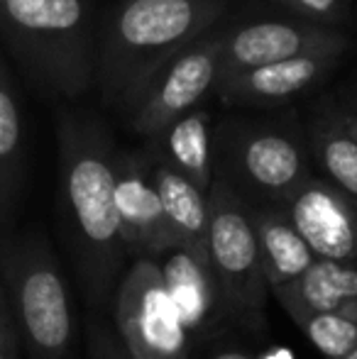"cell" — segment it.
Returning a JSON list of instances; mask_svg holds the SVG:
<instances>
[{"label":"cell","instance_id":"7a4b0ae2","mask_svg":"<svg viewBox=\"0 0 357 359\" xmlns=\"http://www.w3.org/2000/svg\"><path fill=\"white\" fill-rule=\"evenodd\" d=\"M225 0H118L100 20L95 83L120 110L172 57L218 27Z\"/></svg>","mask_w":357,"mask_h":359},{"label":"cell","instance_id":"44dd1931","mask_svg":"<svg viewBox=\"0 0 357 359\" xmlns=\"http://www.w3.org/2000/svg\"><path fill=\"white\" fill-rule=\"evenodd\" d=\"M279 5L289 10L291 18L330 29H340L353 10V0H279Z\"/></svg>","mask_w":357,"mask_h":359},{"label":"cell","instance_id":"4316f807","mask_svg":"<svg viewBox=\"0 0 357 359\" xmlns=\"http://www.w3.org/2000/svg\"><path fill=\"white\" fill-rule=\"evenodd\" d=\"M213 359H255V357L245 355V352H218Z\"/></svg>","mask_w":357,"mask_h":359},{"label":"cell","instance_id":"484cf974","mask_svg":"<svg viewBox=\"0 0 357 359\" xmlns=\"http://www.w3.org/2000/svg\"><path fill=\"white\" fill-rule=\"evenodd\" d=\"M260 359H294L286 350H267L264 355H260Z\"/></svg>","mask_w":357,"mask_h":359},{"label":"cell","instance_id":"3957f363","mask_svg":"<svg viewBox=\"0 0 357 359\" xmlns=\"http://www.w3.org/2000/svg\"><path fill=\"white\" fill-rule=\"evenodd\" d=\"M0 32L44 95L79 98L95 83L98 32L90 0H0Z\"/></svg>","mask_w":357,"mask_h":359},{"label":"cell","instance_id":"8fae6325","mask_svg":"<svg viewBox=\"0 0 357 359\" xmlns=\"http://www.w3.org/2000/svg\"><path fill=\"white\" fill-rule=\"evenodd\" d=\"M348 49H321L284 62L223 76L215 83V95L225 108L279 110L294 98L318 88L338 69Z\"/></svg>","mask_w":357,"mask_h":359},{"label":"cell","instance_id":"83f0119b","mask_svg":"<svg viewBox=\"0 0 357 359\" xmlns=\"http://www.w3.org/2000/svg\"><path fill=\"white\" fill-rule=\"evenodd\" d=\"M345 359H357V350L353 352V355H348V357H345Z\"/></svg>","mask_w":357,"mask_h":359},{"label":"cell","instance_id":"f1b7e54d","mask_svg":"<svg viewBox=\"0 0 357 359\" xmlns=\"http://www.w3.org/2000/svg\"><path fill=\"white\" fill-rule=\"evenodd\" d=\"M0 359H10V357H0Z\"/></svg>","mask_w":357,"mask_h":359},{"label":"cell","instance_id":"603a6c76","mask_svg":"<svg viewBox=\"0 0 357 359\" xmlns=\"http://www.w3.org/2000/svg\"><path fill=\"white\" fill-rule=\"evenodd\" d=\"M20 335L15 325L13 306H10L8 291H5L3 276H0V357L18 359L20 357Z\"/></svg>","mask_w":357,"mask_h":359},{"label":"cell","instance_id":"8992f818","mask_svg":"<svg viewBox=\"0 0 357 359\" xmlns=\"http://www.w3.org/2000/svg\"><path fill=\"white\" fill-rule=\"evenodd\" d=\"M206 252L225 311L250 330H262L269 286L264 281L250 205L215 174L208 189Z\"/></svg>","mask_w":357,"mask_h":359},{"label":"cell","instance_id":"cb8c5ba5","mask_svg":"<svg viewBox=\"0 0 357 359\" xmlns=\"http://www.w3.org/2000/svg\"><path fill=\"white\" fill-rule=\"evenodd\" d=\"M338 100L343 105H348V108H355L357 110V81H353V83H348L343 90L338 93Z\"/></svg>","mask_w":357,"mask_h":359},{"label":"cell","instance_id":"6da1fadb","mask_svg":"<svg viewBox=\"0 0 357 359\" xmlns=\"http://www.w3.org/2000/svg\"><path fill=\"white\" fill-rule=\"evenodd\" d=\"M118 144L98 118L59 120V210L83 296L93 313L113 303L125 274V247L115 210Z\"/></svg>","mask_w":357,"mask_h":359},{"label":"cell","instance_id":"30bf717a","mask_svg":"<svg viewBox=\"0 0 357 359\" xmlns=\"http://www.w3.org/2000/svg\"><path fill=\"white\" fill-rule=\"evenodd\" d=\"M321 49H350V39L340 29L321 27L296 18L255 20L225 27L220 79Z\"/></svg>","mask_w":357,"mask_h":359},{"label":"cell","instance_id":"277c9868","mask_svg":"<svg viewBox=\"0 0 357 359\" xmlns=\"http://www.w3.org/2000/svg\"><path fill=\"white\" fill-rule=\"evenodd\" d=\"M213 171L248 203L284 205L314 176L301 115L296 110L269 118L228 115L213 133Z\"/></svg>","mask_w":357,"mask_h":359},{"label":"cell","instance_id":"d6986e66","mask_svg":"<svg viewBox=\"0 0 357 359\" xmlns=\"http://www.w3.org/2000/svg\"><path fill=\"white\" fill-rule=\"evenodd\" d=\"M25 179L22 120L13 86L0 64V225H8L18 210Z\"/></svg>","mask_w":357,"mask_h":359},{"label":"cell","instance_id":"7c38bea8","mask_svg":"<svg viewBox=\"0 0 357 359\" xmlns=\"http://www.w3.org/2000/svg\"><path fill=\"white\" fill-rule=\"evenodd\" d=\"M316 259L357 264V203L323 176L306 179L284 203Z\"/></svg>","mask_w":357,"mask_h":359},{"label":"cell","instance_id":"9a60e30c","mask_svg":"<svg viewBox=\"0 0 357 359\" xmlns=\"http://www.w3.org/2000/svg\"><path fill=\"white\" fill-rule=\"evenodd\" d=\"M164 288L189 332L203 330L218 303V286L210 269L208 252L177 247L159 259Z\"/></svg>","mask_w":357,"mask_h":359},{"label":"cell","instance_id":"52a82bcc","mask_svg":"<svg viewBox=\"0 0 357 359\" xmlns=\"http://www.w3.org/2000/svg\"><path fill=\"white\" fill-rule=\"evenodd\" d=\"M225 27L210 29L149 76L118 110L133 135L152 140L181 115L201 108L220 79Z\"/></svg>","mask_w":357,"mask_h":359},{"label":"cell","instance_id":"5b68a950","mask_svg":"<svg viewBox=\"0 0 357 359\" xmlns=\"http://www.w3.org/2000/svg\"><path fill=\"white\" fill-rule=\"evenodd\" d=\"M0 276L29 359H74L76 320L59 259L37 232L0 237Z\"/></svg>","mask_w":357,"mask_h":359},{"label":"cell","instance_id":"e0dca14e","mask_svg":"<svg viewBox=\"0 0 357 359\" xmlns=\"http://www.w3.org/2000/svg\"><path fill=\"white\" fill-rule=\"evenodd\" d=\"M147 151V149H144ZM149 154V151H147ZM152 181L164 205V215L174 232L177 247L189 250H206L208 235V194L196 189L189 179L174 171L162 159L149 154Z\"/></svg>","mask_w":357,"mask_h":359},{"label":"cell","instance_id":"ac0fdd59","mask_svg":"<svg viewBox=\"0 0 357 359\" xmlns=\"http://www.w3.org/2000/svg\"><path fill=\"white\" fill-rule=\"evenodd\" d=\"M271 296L291 298L316 313H340L357 320V264L316 259L299 279L271 291Z\"/></svg>","mask_w":357,"mask_h":359},{"label":"cell","instance_id":"9c48e42d","mask_svg":"<svg viewBox=\"0 0 357 359\" xmlns=\"http://www.w3.org/2000/svg\"><path fill=\"white\" fill-rule=\"evenodd\" d=\"M115 210L120 220L125 255L130 262H159L177 250V240L164 215V205L152 181L149 154L142 149H120L115 161Z\"/></svg>","mask_w":357,"mask_h":359},{"label":"cell","instance_id":"2e32d148","mask_svg":"<svg viewBox=\"0 0 357 359\" xmlns=\"http://www.w3.org/2000/svg\"><path fill=\"white\" fill-rule=\"evenodd\" d=\"M250 205V220L257 237L260 259L269 293L296 281L316 262L314 252L296 232L284 205Z\"/></svg>","mask_w":357,"mask_h":359},{"label":"cell","instance_id":"d4e9b609","mask_svg":"<svg viewBox=\"0 0 357 359\" xmlns=\"http://www.w3.org/2000/svg\"><path fill=\"white\" fill-rule=\"evenodd\" d=\"M340 108H343V118H345V123H348L350 133H353L355 140H357V110L348 108V105H343V103H340Z\"/></svg>","mask_w":357,"mask_h":359},{"label":"cell","instance_id":"4fadbf2b","mask_svg":"<svg viewBox=\"0 0 357 359\" xmlns=\"http://www.w3.org/2000/svg\"><path fill=\"white\" fill-rule=\"evenodd\" d=\"M304 133L321 176L357 203V140L343 118L338 95L321 93L311 100Z\"/></svg>","mask_w":357,"mask_h":359},{"label":"cell","instance_id":"ba28073f","mask_svg":"<svg viewBox=\"0 0 357 359\" xmlns=\"http://www.w3.org/2000/svg\"><path fill=\"white\" fill-rule=\"evenodd\" d=\"M113 327L133 359H189V330L154 259H135L113 293Z\"/></svg>","mask_w":357,"mask_h":359},{"label":"cell","instance_id":"5bb4252c","mask_svg":"<svg viewBox=\"0 0 357 359\" xmlns=\"http://www.w3.org/2000/svg\"><path fill=\"white\" fill-rule=\"evenodd\" d=\"M144 149L162 159L196 189L208 194L213 184V118L206 108H196L181 115L162 130L157 137L147 140Z\"/></svg>","mask_w":357,"mask_h":359},{"label":"cell","instance_id":"ffe728a7","mask_svg":"<svg viewBox=\"0 0 357 359\" xmlns=\"http://www.w3.org/2000/svg\"><path fill=\"white\" fill-rule=\"evenodd\" d=\"M279 306L325 359H345L357 350V320L340 313H316L291 298L279 296Z\"/></svg>","mask_w":357,"mask_h":359},{"label":"cell","instance_id":"7402d4cb","mask_svg":"<svg viewBox=\"0 0 357 359\" xmlns=\"http://www.w3.org/2000/svg\"><path fill=\"white\" fill-rule=\"evenodd\" d=\"M86 352L88 359H133L115 327L100 313H90L86 320Z\"/></svg>","mask_w":357,"mask_h":359}]
</instances>
